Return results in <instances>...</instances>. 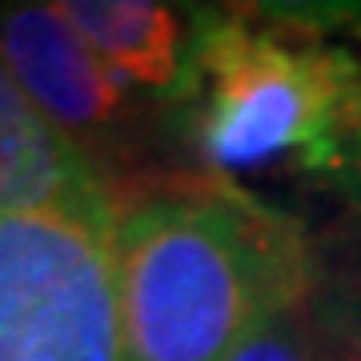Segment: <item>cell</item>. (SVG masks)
Instances as JSON below:
<instances>
[{"label": "cell", "mask_w": 361, "mask_h": 361, "mask_svg": "<svg viewBox=\"0 0 361 361\" xmlns=\"http://www.w3.org/2000/svg\"><path fill=\"white\" fill-rule=\"evenodd\" d=\"M0 61L68 137L116 121L125 85L92 56L61 4H0Z\"/></svg>", "instance_id": "277c9868"}, {"label": "cell", "mask_w": 361, "mask_h": 361, "mask_svg": "<svg viewBox=\"0 0 361 361\" xmlns=\"http://www.w3.org/2000/svg\"><path fill=\"white\" fill-rule=\"evenodd\" d=\"M229 361H325V353H317V341H313L310 325L297 322L293 313H289V317H281L277 325H269L265 334H257L253 341H245ZM334 361H361L357 337L341 341Z\"/></svg>", "instance_id": "52a82bcc"}, {"label": "cell", "mask_w": 361, "mask_h": 361, "mask_svg": "<svg viewBox=\"0 0 361 361\" xmlns=\"http://www.w3.org/2000/svg\"><path fill=\"white\" fill-rule=\"evenodd\" d=\"M177 92L193 104V141L221 177L297 165L345 169L361 68L313 20L201 13Z\"/></svg>", "instance_id": "7a4b0ae2"}, {"label": "cell", "mask_w": 361, "mask_h": 361, "mask_svg": "<svg viewBox=\"0 0 361 361\" xmlns=\"http://www.w3.org/2000/svg\"><path fill=\"white\" fill-rule=\"evenodd\" d=\"M345 169H349V173H357V180H361V97H357V109H353V133H349Z\"/></svg>", "instance_id": "ba28073f"}, {"label": "cell", "mask_w": 361, "mask_h": 361, "mask_svg": "<svg viewBox=\"0 0 361 361\" xmlns=\"http://www.w3.org/2000/svg\"><path fill=\"white\" fill-rule=\"evenodd\" d=\"M353 28H357V37H361V20H357V25H353Z\"/></svg>", "instance_id": "9c48e42d"}, {"label": "cell", "mask_w": 361, "mask_h": 361, "mask_svg": "<svg viewBox=\"0 0 361 361\" xmlns=\"http://www.w3.org/2000/svg\"><path fill=\"white\" fill-rule=\"evenodd\" d=\"M0 361H125L113 229L0 209Z\"/></svg>", "instance_id": "3957f363"}, {"label": "cell", "mask_w": 361, "mask_h": 361, "mask_svg": "<svg viewBox=\"0 0 361 361\" xmlns=\"http://www.w3.org/2000/svg\"><path fill=\"white\" fill-rule=\"evenodd\" d=\"M0 209L56 213L113 229L116 193L0 61Z\"/></svg>", "instance_id": "5b68a950"}, {"label": "cell", "mask_w": 361, "mask_h": 361, "mask_svg": "<svg viewBox=\"0 0 361 361\" xmlns=\"http://www.w3.org/2000/svg\"><path fill=\"white\" fill-rule=\"evenodd\" d=\"M92 56L121 85L177 89L185 73V20L149 0H68L61 4Z\"/></svg>", "instance_id": "8992f818"}, {"label": "cell", "mask_w": 361, "mask_h": 361, "mask_svg": "<svg viewBox=\"0 0 361 361\" xmlns=\"http://www.w3.org/2000/svg\"><path fill=\"white\" fill-rule=\"evenodd\" d=\"M125 361H229L313 289L310 241L233 177H173L116 197Z\"/></svg>", "instance_id": "6da1fadb"}]
</instances>
